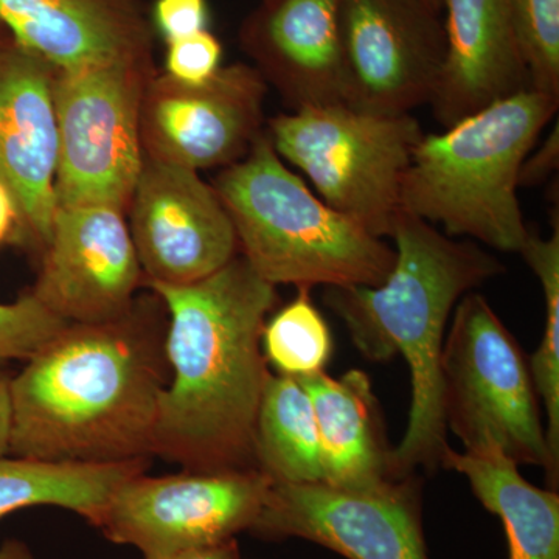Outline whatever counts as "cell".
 I'll use <instances>...</instances> for the list:
<instances>
[{
  "mask_svg": "<svg viewBox=\"0 0 559 559\" xmlns=\"http://www.w3.org/2000/svg\"><path fill=\"white\" fill-rule=\"evenodd\" d=\"M164 301L138 297L100 323H68L11 378L10 452L51 462L150 459L168 384Z\"/></svg>",
  "mask_w": 559,
  "mask_h": 559,
  "instance_id": "obj_1",
  "label": "cell"
},
{
  "mask_svg": "<svg viewBox=\"0 0 559 559\" xmlns=\"http://www.w3.org/2000/svg\"><path fill=\"white\" fill-rule=\"evenodd\" d=\"M148 286L167 310L171 373L153 455L190 471L257 469L253 432L271 374L261 333L277 286L241 255L190 285Z\"/></svg>",
  "mask_w": 559,
  "mask_h": 559,
  "instance_id": "obj_2",
  "label": "cell"
},
{
  "mask_svg": "<svg viewBox=\"0 0 559 559\" xmlns=\"http://www.w3.org/2000/svg\"><path fill=\"white\" fill-rule=\"evenodd\" d=\"M390 238L396 259L378 286L326 288L323 301L371 362L396 355L409 366L412 404L403 440L392 450L395 479L437 473L450 447L441 406V352L455 305L506 266L474 241H455L400 210Z\"/></svg>",
  "mask_w": 559,
  "mask_h": 559,
  "instance_id": "obj_3",
  "label": "cell"
},
{
  "mask_svg": "<svg viewBox=\"0 0 559 559\" xmlns=\"http://www.w3.org/2000/svg\"><path fill=\"white\" fill-rule=\"evenodd\" d=\"M558 106V97L522 91L423 135L401 186V210L439 224L448 237L520 253L530 231L518 200L521 167Z\"/></svg>",
  "mask_w": 559,
  "mask_h": 559,
  "instance_id": "obj_4",
  "label": "cell"
},
{
  "mask_svg": "<svg viewBox=\"0 0 559 559\" xmlns=\"http://www.w3.org/2000/svg\"><path fill=\"white\" fill-rule=\"evenodd\" d=\"M229 213L241 257L271 285L378 286L395 249L320 200L289 170L270 135L213 182Z\"/></svg>",
  "mask_w": 559,
  "mask_h": 559,
  "instance_id": "obj_5",
  "label": "cell"
},
{
  "mask_svg": "<svg viewBox=\"0 0 559 559\" xmlns=\"http://www.w3.org/2000/svg\"><path fill=\"white\" fill-rule=\"evenodd\" d=\"M452 314L440 362L447 430L465 451L495 444L518 466H540L557 491L559 465L550 454L520 342L474 290L459 300Z\"/></svg>",
  "mask_w": 559,
  "mask_h": 559,
  "instance_id": "obj_6",
  "label": "cell"
},
{
  "mask_svg": "<svg viewBox=\"0 0 559 559\" xmlns=\"http://www.w3.org/2000/svg\"><path fill=\"white\" fill-rule=\"evenodd\" d=\"M267 135L319 198L378 238L390 237L401 186L425 132L412 114H380L347 103L280 114Z\"/></svg>",
  "mask_w": 559,
  "mask_h": 559,
  "instance_id": "obj_7",
  "label": "cell"
},
{
  "mask_svg": "<svg viewBox=\"0 0 559 559\" xmlns=\"http://www.w3.org/2000/svg\"><path fill=\"white\" fill-rule=\"evenodd\" d=\"M154 66L58 70V207L108 205L128 213L143 165L140 105Z\"/></svg>",
  "mask_w": 559,
  "mask_h": 559,
  "instance_id": "obj_8",
  "label": "cell"
},
{
  "mask_svg": "<svg viewBox=\"0 0 559 559\" xmlns=\"http://www.w3.org/2000/svg\"><path fill=\"white\" fill-rule=\"evenodd\" d=\"M271 484L260 469L140 473L121 481L91 525L143 558L216 546L252 528Z\"/></svg>",
  "mask_w": 559,
  "mask_h": 559,
  "instance_id": "obj_9",
  "label": "cell"
},
{
  "mask_svg": "<svg viewBox=\"0 0 559 559\" xmlns=\"http://www.w3.org/2000/svg\"><path fill=\"white\" fill-rule=\"evenodd\" d=\"M249 533L311 540L347 559H429L417 474L370 489L272 481Z\"/></svg>",
  "mask_w": 559,
  "mask_h": 559,
  "instance_id": "obj_10",
  "label": "cell"
},
{
  "mask_svg": "<svg viewBox=\"0 0 559 559\" xmlns=\"http://www.w3.org/2000/svg\"><path fill=\"white\" fill-rule=\"evenodd\" d=\"M344 103L411 114L432 102L444 62L441 11L426 0H340Z\"/></svg>",
  "mask_w": 559,
  "mask_h": 559,
  "instance_id": "obj_11",
  "label": "cell"
},
{
  "mask_svg": "<svg viewBox=\"0 0 559 559\" xmlns=\"http://www.w3.org/2000/svg\"><path fill=\"white\" fill-rule=\"evenodd\" d=\"M266 91L259 70L242 62L197 86L154 73L140 105L143 153L194 171L237 164L263 132Z\"/></svg>",
  "mask_w": 559,
  "mask_h": 559,
  "instance_id": "obj_12",
  "label": "cell"
},
{
  "mask_svg": "<svg viewBox=\"0 0 559 559\" xmlns=\"http://www.w3.org/2000/svg\"><path fill=\"white\" fill-rule=\"evenodd\" d=\"M128 213L146 286L190 285L238 255L237 234L223 201L190 168L143 153Z\"/></svg>",
  "mask_w": 559,
  "mask_h": 559,
  "instance_id": "obj_13",
  "label": "cell"
},
{
  "mask_svg": "<svg viewBox=\"0 0 559 559\" xmlns=\"http://www.w3.org/2000/svg\"><path fill=\"white\" fill-rule=\"evenodd\" d=\"M145 285L127 213L108 205L58 207L31 293L68 323L127 314Z\"/></svg>",
  "mask_w": 559,
  "mask_h": 559,
  "instance_id": "obj_14",
  "label": "cell"
},
{
  "mask_svg": "<svg viewBox=\"0 0 559 559\" xmlns=\"http://www.w3.org/2000/svg\"><path fill=\"white\" fill-rule=\"evenodd\" d=\"M57 72L13 39L0 44V180L21 210L25 240L40 252L58 209Z\"/></svg>",
  "mask_w": 559,
  "mask_h": 559,
  "instance_id": "obj_15",
  "label": "cell"
},
{
  "mask_svg": "<svg viewBox=\"0 0 559 559\" xmlns=\"http://www.w3.org/2000/svg\"><path fill=\"white\" fill-rule=\"evenodd\" d=\"M0 22L58 70L154 66L145 0H0Z\"/></svg>",
  "mask_w": 559,
  "mask_h": 559,
  "instance_id": "obj_16",
  "label": "cell"
},
{
  "mask_svg": "<svg viewBox=\"0 0 559 559\" xmlns=\"http://www.w3.org/2000/svg\"><path fill=\"white\" fill-rule=\"evenodd\" d=\"M340 0H261L242 22V50L290 109L344 102Z\"/></svg>",
  "mask_w": 559,
  "mask_h": 559,
  "instance_id": "obj_17",
  "label": "cell"
},
{
  "mask_svg": "<svg viewBox=\"0 0 559 559\" xmlns=\"http://www.w3.org/2000/svg\"><path fill=\"white\" fill-rule=\"evenodd\" d=\"M443 11L447 49L430 102L439 123L532 90L510 0H443Z\"/></svg>",
  "mask_w": 559,
  "mask_h": 559,
  "instance_id": "obj_18",
  "label": "cell"
},
{
  "mask_svg": "<svg viewBox=\"0 0 559 559\" xmlns=\"http://www.w3.org/2000/svg\"><path fill=\"white\" fill-rule=\"evenodd\" d=\"M310 396L322 451L323 481L370 489L395 480L392 450L369 374L352 369L341 378H296Z\"/></svg>",
  "mask_w": 559,
  "mask_h": 559,
  "instance_id": "obj_19",
  "label": "cell"
},
{
  "mask_svg": "<svg viewBox=\"0 0 559 559\" xmlns=\"http://www.w3.org/2000/svg\"><path fill=\"white\" fill-rule=\"evenodd\" d=\"M441 468L468 479L489 513L499 516L509 540V559H559V496L525 480L516 463L495 444L469 451L448 447Z\"/></svg>",
  "mask_w": 559,
  "mask_h": 559,
  "instance_id": "obj_20",
  "label": "cell"
},
{
  "mask_svg": "<svg viewBox=\"0 0 559 559\" xmlns=\"http://www.w3.org/2000/svg\"><path fill=\"white\" fill-rule=\"evenodd\" d=\"M148 466L150 459L76 463L0 455V520L28 507L53 506L91 524L121 481Z\"/></svg>",
  "mask_w": 559,
  "mask_h": 559,
  "instance_id": "obj_21",
  "label": "cell"
},
{
  "mask_svg": "<svg viewBox=\"0 0 559 559\" xmlns=\"http://www.w3.org/2000/svg\"><path fill=\"white\" fill-rule=\"evenodd\" d=\"M253 459L272 481H323L318 423L310 396L296 378H267L255 419Z\"/></svg>",
  "mask_w": 559,
  "mask_h": 559,
  "instance_id": "obj_22",
  "label": "cell"
},
{
  "mask_svg": "<svg viewBox=\"0 0 559 559\" xmlns=\"http://www.w3.org/2000/svg\"><path fill=\"white\" fill-rule=\"evenodd\" d=\"M530 270L539 280L546 304V323L538 349L530 356L538 399L546 412L547 443L555 463L559 465V226L549 238H540L528 231L521 249Z\"/></svg>",
  "mask_w": 559,
  "mask_h": 559,
  "instance_id": "obj_23",
  "label": "cell"
},
{
  "mask_svg": "<svg viewBox=\"0 0 559 559\" xmlns=\"http://www.w3.org/2000/svg\"><path fill=\"white\" fill-rule=\"evenodd\" d=\"M310 290L299 286L294 300L264 323L261 333L264 358L283 377L323 373L333 356V334L312 304Z\"/></svg>",
  "mask_w": 559,
  "mask_h": 559,
  "instance_id": "obj_24",
  "label": "cell"
},
{
  "mask_svg": "<svg viewBox=\"0 0 559 559\" xmlns=\"http://www.w3.org/2000/svg\"><path fill=\"white\" fill-rule=\"evenodd\" d=\"M530 86L559 98V0H510Z\"/></svg>",
  "mask_w": 559,
  "mask_h": 559,
  "instance_id": "obj_25",
  "label": "cell"
},
{
  "mask_svg": "<svg viewBox=\"0 0 559 559\" xmlns=\"http://www.w3.org/2000/svg\"><path fill=\"white\" fill-rule=\"evenodd\" d=\"M66 325L32 293L13 304H0V362L31 359Z\"/></svg>",
  "mask_w": 559,
  "mask_h": 559,
  "instance_id": "obj_26",
  "label": "cell"
},
{
  "mask_svg": "<svg viewBox=\"0 0 559 559\" xmlns=\"http://www.w3.org/2000/svg\"><path fill=\"white\" fill-rule=\"evenodd\" d=\"M167 46L164 73L179 83L191 86L207 83L223 68V46L209 31L173 40Z\"/></svg>",
  "mask_w": 559,
  "mask_h": 559,
  "instance_id": "obj_27",
  "label": "cell"
},
{
  "mask_svg": "<svg viewBox=\"0 0 559 559\" xmlns=\"http://www.w3.org/2000/svg\"><path fill=\"white\" fill-rule=\"evenodd\" d=\"M207 0H156L151 27L165 43H173L207 31Z\"/></svg>",
  "mask_w": 559,
  "mask_h": 559,
  "instance_id": "obj_28",
  "label": "cell"
},
{
  "mask_svg": "<svg viewBox=\"0 0 559 559\" xmlns=\"http://www.w3.org/2000/svg\"><path fill=\"white\" fill-rule=\"evenodd\" d=\"M535 150V148H533ZM530 151L520 171V187H536L546 182L558 170L559 164V132L558 123L549 138L540 143L536 151Z\"/></svg>",
  "mask_w": 559,
  "mask_h": 559,
  "instance_id": "obj_29",
  "label": "cell"
},
{
  "mask_svg": "<svg viewBox=\"0 0 559 559\" xmlns=\"http://www.w3.org/2000/svg\"><path fill=\"white\" fill-rule=\"evenodd\" d=\"M24 238L21 210L9 187L0 180V245Z\"/></svg>",
  "mask_w": 559,
  "mask_h": 559,
  "instance_id": "obj_30",
  "label": "cell"
},
{
  "mask_svg": "<svg viewBox=\"0 0 559 559\" xmlns=\"http://www.w3.org/2000/svg\"><path fill=\"white\" fill-rule=\"evenodd\" d=\"M143 559H241L240 547L237 538L216 544V546L201 547L178 551V554L165 555V557Z\"/></svg>",
  "mask_w": 559,
  "mask_h": 559,
  "instance_id": "obj_31",
  "label": "cell"
},
{
  "mask_svg": "<svg viewBox=\"0 0 559 559\" xmlns=\"http://www.w3.org/2000/svg\"><path fill=\"white\" fill-rule=\"evenodd\" d=\"M11 418H13L11 377L0 371V455H7L10 452Z\"/></svg>",
  "mask_w": 559,
  "mask_h": 559,
  "instance_id": "obj_32",
  "label": "cell"
},
{
  "mask_svg": "<svg viewBox=\"0 0 559 559\" xmlns=\"http://www.w3.org/2000/svg\"><path fill=\"white\" fill-rule=\"evenodd\" d=\"M0 559H35L27 544L17 539H7L0 546Z\"/></svg>",
  "mask_w": 559,
  "mask_h": 559,
  "instance_id": "obj_33",
  "label": "cell"
},
{
  "mask_svg": "<svg viewBox=\"0 0 559 559\" xmlns=\"http://www.w3.org/2000/svg\"><path fill=\"white\" fill-rule=\"evenodd\" d=\"M426 2L430 3L433 9L443 11V0H426Z\"/></svg>",
  "mask_w": 559,
  "mask_h": 559,
  "instance_id": "obj_34",
  "label": "cell"
}]
</instances>
